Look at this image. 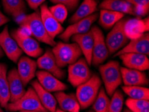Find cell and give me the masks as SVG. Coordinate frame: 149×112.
I'll return each mask as SVG.
<instances>
[{"mask_svg":"<svg viewBox=\"0 0 149 112\" xmlns=\"http://www.w3.org/2000/svg\"><path fill=\"white\" fill-rule=\"evenodd\" d=\"M101 85L102 81L98 75L92 74L89 80L77 87L76 95L80 108L86 109L93 104Z\"/></svg>","mask_w":149,"mask_h":112,"instance_id":"1","label":"cell"},{"mask_svg":"<svg viewBox=\"0 0 149 112\" xmlns=\"http://www.w3.org/2000/svg\"><path fill=\"white\" fill-rule=\"evenodd\" d=\"M102 79L108 96H111L123 82L120 66L118 61H110L99 67Z\"/></svg>","mask_w":149,"mask_h":112,"instance_id":"2","label":"cell"},{"mask_svg":"<svg viewBox=\"0 0 149 112\" xmlns=\"http://www.w3.org/2000/svg\"><path fill=\"white\" fill-rule=\"evenodd\" d=\"M52 52L55 57L58 66L61 68L76 63L82 55L80 47L74 42L68 44L58 42L54 46Z\"/></svg>","mask_w":149,"mask_h":112,"instance_id":"3","label":"cell"},{"mask_svg":"<svg viewBox=\"0 0 149 112\" xmlns=\"http://www.w3.org/2000/svg\"><path fill=\"white\" fill-rule=\"evenodd\" d=\"M5 108L11 112L20 111L49 112L42 106L35 90L32 87H29L25 94L16 101L8 103Z\"/></svg>","mask_w":149,"mask_h":112,"instance_id":"4","label":"cell"},{"mask_svg":"<svg viewBox=\"0 0 149 112\" xmlns=\"http://www.w3.org/2000/svg\"><path fill=\"white\" fill-rule=\"evenodd\" d=\"M26 24L30 27L31 32V35L40 42H44L52 46H54L56 42L54 39L52 38L48 35L43 24L40 12L38 10H36L31 14L25 15L22 20L19 22V25Z\"/></svg>","mask_w":149,"mask_h":112,"instance_id":"5","label":"cell"},{"mask_svg":"<svg viewBox=\"0 0 149 112\" xmlns=\"http://www.w3.org/2000/svg\"><path fill=\"white\" fill-rule=\"evenodd\" d=\"M128 18H122L112 27V30L108 34L105 42L108 52L113 54L124 48L128 44L129 39L125 32V25Z\"/></svg>","mask_w":149,"mask_h":112,"instance_id":"6","label":"cell"},{"mask_svg":"<svg viewBox=\"0 0 149 112\" xmlns=\"http://www.w3.org/2000/svg\"><path fill=\"white\" fill-rule=\"evenodd\" d=\"M92 73L84 58L78 60L68 67V80L72 86L77 87L92 77Z\"/></svg>","mask_w":149,"mask_h":112,"instance_id":"7","label":"cell"},{"mask_svg":"<svg viewBox=\"0 0 149 112\" xmlns=\"http://www.w3.org/2000/svg\"><path fill=\"white\" fill-rule=\"evenodd\" d=\"M90 30H92L94 36L92 64L97 67L107 60L109 55V52L105 42L104 36L100 28L94 25L91 27Z\"/></svg>","mask_w":149,"mask_h":112,"instance_id":"8","label":"cell"},{"mask_svg":"<svg viewBox=\"0 0 149 112\" xmlns=\"http://www.w3.org/2000/svg\"><path fill=\"white\" fill-rule=\"evenodd\" d=\"M98 13L95 12L88 17L72 24L66 29H65L58 37L64 42L68 43L72 36L76 35V34H84L88 32L94 22H95L97 19H98Z\"/></svg>","mask_w":149,"mask_h":112,"instance_id":"9","label":"cell"},{"mask_svg":"<svg viewBox=\"0 0 149 112\" xmlns=\"http://www.w3.org/2000/svg\"><path fill=\"white\" fill-rule=\"evenodd\" d=\"M0 46L8 58L14 63H17L23 53L16 41L10 36L8 26L0 32Z\"/></svg>","mask_w":149,"mask_h":112,"instance_id":"10","label":"cell"},{"mask_svg":"<svg viewBox=\"0 0 149 112\" xmlns=\"http://www.w3.org/2000/svg\"><path fill=\"white\" fill-rule=\"evenodd\" d=\"M36 63L38 68L51 73L57 79H63L66 75L64 70L58 66L52 50H47L38 58Z\"/></svg>","mask_w":149,"mask_h":112,"instance_id":"11","label":"cell"},{"mask_svg":"<svg viewBox=\"0 0 149 112\" xmlns=\"http://www.w3.org/2000/svg\"><path fill=\"white\" fill-rule=\"evenodd\" d=\"M40 12L44 28L52 38L54 39L58 35H60L64 32V29L62 24L53 16L46 4H43L40 6Z\"/></svg>","mask_w":149,"mask_h":112,"instance_id":"12","label":"cell"},{"mask_svg":"<svg viewBox=\"0 0 149 112\" xmlns=\"http://www.w3.org/2000/svg\"><path fill=\"white\" fill-rule=\"evenodd\" d=\"M125 53H138L149 55V34L144 33L140 37L130 40L125 47L115 54V56Z\"/></svg>","mask_w":149,"mask_h":112,"instance_id":"13","label":"cell"},{"mask_svg":"<svg viewBox=\"0 0 149 112\" xmlns=\"http://www.w3.org/2000/svg\"><path fill=\"white\" fill-rule=\"evenodd\" d=\"M38 67L36 61L27 56H22L17 61V72L24 87L36 76Z\"/></svg>","mask_w":149,"mask_h":112,"instance_id":"14","label":"cell"},{"mask_svg":"<svg viewBox=\"0 0 149 112\" xmlns=\"http://www.w3.org/2000/svg\"><path fill=\"white\" fill-rule=\"evenodd\" d=\"M72 42L76 43L85 56L88 65H92V50L94 46V36L91 30L87 32L76 34L71 37Z\"/></svg>","mask_w":149,"mask_h":112,"instance_id":"15","label":"cell"},{"mask_svg":"<svg viewBox=\"0 0 149 112\" xmlns=\"http://www.w3.org/2000/svg\"><path fill=\"white\" fill-rule=\"evenodd\" d=\"M12 35L13 39L17 43L19 47L27 55L33 58H38L43 54L44 51L39 42L34 38L30 37H19L13 31Z\"/></svg>","mask_w":149,"mask_h":112,"instance_id":"16","label":"cell"},{"mask_svg":"<svg viewBox=\"0 0 149 112\" xmlns=\"http://www.w3.org/2000/svg\"><path fill=\"white\" fill-rule=\"evenodd\" d=\"M36 76L42 87L49 92L63 91L68 88L66 84L46 70H38L36 73Z\"/></svg>","mask_w":149,"mask_h":112,"instance_id":"17","label":"cell"},{"mask_svg":"<svg viewBox=\"0 0 149 112\" xmlns=\"http://www.w3.org/2000/svg\"><path fill=\"white\" fill-rule=\"evenodd\" d=\"M126 68L138 70H148L149 68V59L148 56L138 53H125L119 55Z\"/></svg>","mask_w":149,"mask_h":112,"instance_id":"18","label":"cell"},{"mask_svg":"<svg viewBox=\"0 0 149 112\" xmlns=\"http://www.w3.org/2000/svg\"><path fill=\"white\" fill-rule=\"evenodd\" d=\"M8 80L10 93L9 101L15 102L20 99L26 91L16 68H13L8 72Z\"/></svg>","mask_w":149,"mask_h":112,"instance_id":"19","label":"cell"},{"mask_svg":"<svg viewBox=\"0 0 149 112\" xmlns=\"http://www.w3.org/2000/svg\"><path fill=\"white\" fill-rule=\"evenodd\" d=\"M122 80L125 86H146L148 85V79L146 73L141 70L120 67Z\"/></svg>","mask_w":149,"mask_h":112,"instance_id":"20","label":"cell"},{"mask_svg":"<svg viewBox=\"0 0 149 112\" xmlns=\"http://www.w3.org/2000/svg\"><path fill=\"white\" fill-rule=\"evenodd\" d=\"M55 98L60 109L67 112H79L80 106L74 93H66L63 91L55 93Z\"/></svg>","mask_w":149,"mask_h":112,"instance_id":"21","label":"cell"},{"mask_svg":"<svg viewBox=\"0 0 149 112\" xmlns=\"http://www.w3.org/2000/svg\"><path fill=\"white\" fill-rule=\"evenodd\" d=\"M31 87L35 90L42 106L49 112H55L57 101L50 92L44 89L38 80H34L31 82Z\"/></svg>","mask_w":149,"mask_h":112,"instance_id":"22","label":"cell"},{"mask_svg":"<svg viewBox=\"0 0 149 112\" xmlns=\"http://www.w3.org/2000/svg\"><path fill=\"white\" fill-rule=\"evenodd\" d=\"M99 8L134 15V6L125 0H103L99 6Z\"/></svg>","mask_w":149,"mask_h":112,"instance_id":"23","label":"cell"},{"mask_svg":"<svg viewBox=\"0 0 149 112\" xmlns=\"http://www.w3.org/2000/svg\"><path fill=\"white\" fill-rule=\"evenodd\" d=\"M148 31L143 19L139 18L128 19L125 25V32L129 40L139 38Z\"/></svg>","mask_w":149,"mask_h":112,"instance_id":"24","label":"cell"},{"mask_svg":"<svg viewBox=\"0 0 149 112\" xmlns=\"http://www.w3.org/2000/svg\"><path fill=\"white\" fill-rule=\"evenodd\" d=\"M97 10L98 8L96 0H83L81 5L70 18L69 22L70 24H74L79 20L90 16L92 13H95Z\"/></svg>","mask_w":149,"mask_h":112,"instance_id":"25","label":"cell"},{"mask_svg":"<svg viewBox=\"0 0 149 112\" xmlns=\"http://www.w3.org/2000/svg\"><path fill=\"white\" fill-rule=\"evenodd\" d=\"M7 70L6 64L0 63V105L2 107H6L10 97Z\"/></svg>","mask_w":149,"mask_h":112,"instance_id":"26","label":"cell"},{"mask_svg":"<svg viewBox=\"0 0 149 112\" xmlns=\"http://www.w3.org/2000/svg\"><path fill=\"white\" fill-rule=\"evenodd\" d=\"M124 17V13L107 10H100L98 22L100 26L104 29H110Z\"/></svg>","mask_w":149,"mask_h":112,"instance_id":"27","label":"cell"},{"mask_svg":"<svg viewBox=\"0 0 149 112\" xmlns=\"http://www.w3.org/2000/svg\"><path fill=\"white\" fill-rule=\"evenodd\" d=\"M4 11L14 18L24 14L26 6L24 0H1Z\"/></svg>","mask_w":149,"mask_h":112,"instance_id":"28","label":"cell"},{"mask_svg":"<svg viewBox=\"0 0 149 112\" xmlns=\"http://www.w3.org/2000/svg\"><path fill=\"white\" fill-rule=\"evenodd\" d=\"M123 90L130 98L134 99H149V89L142 86H123Z\"/></svg>","mask_w":149,"mask_h":112,"instance_id":"29","label":"cell"},{"mask_svg":"<svg viewBox=\"0 0 149 112\" xmlns=\"http://www.w3.org/2000/svg\"><path fill=\"white\" fill-rule=\"evenodd\" d=\"M110 99L104 88H100L95 101L92 104L94 112H108Z\"/></svg>","mask_w":149,"mask_h":112,"instance_id":"30","label":"cell"},{"mask_svg":"<svg viewBox=\"0 0 149 112\" xmlns=\"http://www.w3.org/2000/svg\"><path fill=\"white\" fill-rule=\"evenodd\" d=\"M126 106L132 112H149L148 100L128 98L126 101Z\"/></svg>","mask_w":149,"mask_h":112,"instance_id":"31","label":"cell"},{"mask_svg":"<svg viewBox=\"0 0 149 112\" xmlns=\"http://www.w3.org/2000/svg\"><path fill=\"white\" fill-rule=\"evenodd\" d=\"M111 97L108 112H121L124 104L123 93L120 90L116 89Z\"/></svg>","mask_w":149,"mask_h":112,"instance_id":"32","label":"cell"},{"mask_svg":"<svg viewBox=\"0 0 149 112\" xmlns=\"http://www.w3.org/2000/svg\"><path fill=\"white\" fill-rule=\"evenodd\" d=\"M49 11L55 19L60 24H62L68 16V10L64 5L56 4L49 8Z\"/></svg>","mask_w":149,"mask_h":112,"instance_id":"33","label":"cell"},{"mask_svg":"<svg viewBox=\"0 0 149 112\" xmlns=\"http://www.w3.org/2000/svg\"><path fill=\"white\" fill-rule=\"evenodd\" d=\"M51 2L55 4H62L64 5L67 10L70 11L74 10L77 8L80 0H49Z\"/></svg>","mask_w":149,"mask_h":112,"instance_id":"34","label":"cell"},{"mask_svg":"<svg viewBox=\"0 0 149 112\" xmlns=\"http://www.w3.org/2000/svg\"><path fill=\"white\" fill-rule=\"evenodd\" d=\"M149 8H146V7L143 6H134V15L139 18L144 17L148 13Z\"/></svg>","mask_w":149,"mask_h":112,"instance_id":"35","label":"cell"},{"mask_svg":"<svg viewBox=\"0 0 149 112\" xmlns=\"http://www.w3.org/2000/svg\"><path fill=\"white\" fill-rule=\"evenodd\" d=\"M132 6H143L149 8V0H125Z\"/></svg>","mask_w":149,"mask_h":112,"instance_id":"36","label":"cell"},{"mask_svg":"<svg viewBox=\"0 0 149 112\" xmlns=\"http://www.w3.org/2000/svg\"><path fill=\"white\" fill-rule=\"evenodd\" d=\"M25 1L28 3V6H30L31 9L37 10L38 7L42 5L46 0H25Z\"/></svg>","mask_w":149,"mask_h":112,"instance_id":"37","label":"cell"},{"mask_svg":"<svg viewBox=\"0 0 149 112\" xmlns=\"http://www.w3.org/2000/svg\"><path fill=\"white\" fill-rule=\"evenodd\" d=\"M10 19L0 11V27L10 22Z\"/></svg>","mask_w":149,"mask_h":112,"instance_id":"38","label":"cell"},{"mask_svg":"<svg viewBox=\"0 0 149 112\" xmlns=\"http://www.w3.org/2000/svg\"><path fill=\"white\" fill-rule=\"evenodd\" d=\"M3 55H4V52L3 51V50L1 49V46H0V58H1L3 56Z\"/></svg>","mask_w":149,"mask_h":112,"instance_id":"39","label":"cell"},{"mask_svg":"<svg viewBox=\"0 0 149 112\" xmlns=\"http://www.w3.org/2000/svg\"><path fill=\"white\" fill-rule=\"evenodd\" d=\"M19 112H42L40 111H20Z\"/></svg>","mask_w":149,"mask_h":112,"instance_id":"40","label":"cell"},{"mask_svg":"<svg viewBox=\"0 0 149 112\" xmlns=\"http://www.w3.org/2000/svg\"><path fill=\"white\" fill-rule=\"evenodd\" d=\"M55 112H67V111H63V110H62V109H56V111Z\"/></svg>","mask_w":149,"mask_h":112,"instance_id":"41","label":"cell"},{"mask_svg":"<svg viewBox=\"0 0 149 112\" xmlns=\"http://www.w3.org/2000/svg\"><path fill=\"white\" fill-rule=\"evenodd\" d=\"M123 112H132V111H130L129 109L126 108V109H124V111H123Z\"/></svg>","mask_w":149,"mask_h":112,"instance_id":"42","label":"cell"},{"mask_svg":"<svg viewBox=\"0 0 149 112\" xmlns=\"http://www.w3.org/2000/svg\"><path fill=\"white\" fill-rule=\"evenodd\" d=\"M0 112H4L3 109H1V107H0Z\"/></svg>","mask_w":149,"mask_h":112,"instance_id":"43","label":"cell"},{"mask_svg":"<svg viewBox=\"0 0 149 112\" xmlns=\"http://www.w3.org/2000/svg\"><path fill=\"white\" fill-rule=\"evenodd\" d=\"M88 112H94V111H88Z\"/></svg>","mask_w":149,"mask_h":112,"instance_id":"44","label":"cell"}]
</instances>
